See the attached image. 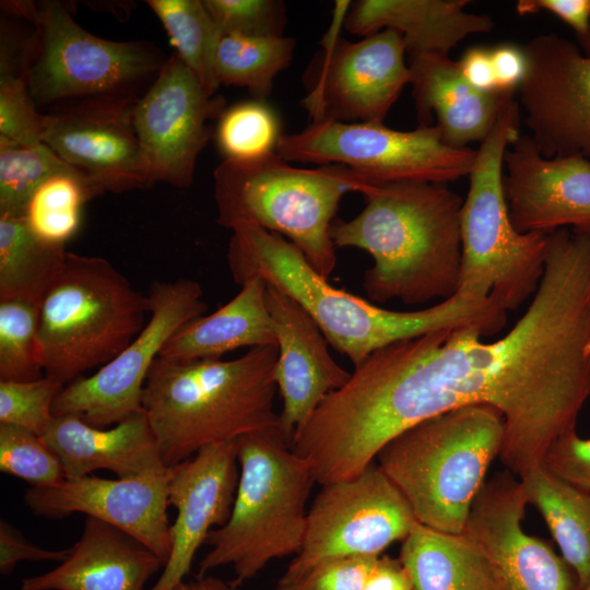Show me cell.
Wrapping results in <instances>:
<instances>
[{"label": "cell", "mask_w": 590, "mask_h": 590, "mask_svg": "<svg viewBox=\"0 0 590 590\" xmlns=\"http://www.w3.org/2000/svg\"><path fill=\"white\" fill-rule=\"evenodd\" d=\"M67 550H47L27 540L22 532L7 520L0 521V573L10 575L21 562H62Z\"/></svg>", "instance_id": "43"}, {"label": "cell", "mask_w": 590, "mask_h": 590, "mask_svg": "<svg viewBox=\"0 0 590 590\" xmlns=\"http://www.w3.org/2000/svg\"><path fill=\"white\" fill-rule=\"evenodd\" d=\"M576 39L582 52L590 57V31L583 36H576Z\"/></svg>", "instance_id": "49"}, {"label": "cell", "mask_w": 590, "mask_h": 590, "mask_svg": "<svg viewBox=\"0 0 590 590\" xmlns=\"http://www.w3.org/2000/svg\"><path fill=\"white\" fill-rule=\"evenodd\" d=\"M364 209L335 219V248L366 251L373 266L362 286L370 302L422 305L453 296L461 276L463 199L446 184L366 186Z\"/></svg>", "instance_id": "3"}, {"label": "cell", "mask_w": 590, "mask_h": 590, "mask_svg": "<svg viewBox=\"0 0 590 590\" xmlns=\"http://www.w3.org/2000/svg\"><path fill=\"white\" fill-rule=\"evenodd\" d=\"M518 88L529 134L545 157L590 160V57L555 33L531 38Z\"/></svg>", "instance_id": "17"}, {"label": "cell", "mask_w": 590, "mask_h": 590, "mask_svg": "<svg viewBox=\"0 0 590 590\" xmlns=\"http://www.w3.org/2000/svg\"><path fill=\"white\" fill-rule=\"evenodd\" d=\"M282 134L276 111L267 102L252 98L225 107L213 138L224 160L245 161L276 152Z\"/></svg>", "instance_id": "34"}, {"label": "cell", "mask_w": 590, "mask_h": 590, "mask_svg": "<svg viewBox=\"0 0 590 590\" xmlns=\"http://www.w3.org/2000/svg\"><path fill=\"white\" fill-rule=\"evenodd\" d=\"M164 562L123 531L86 517L68 556L45 573L24 578L21 590H144Z\"/></svg>", "instance_id": "23"}, {"label": "cell", "mask_w": 590, "mask_h": 590, "mask_svg": "<svg viewBox=\"0 0 590 590\" xmlns=\"http://www.w3.org/2000/svg\"><path fill=\"white\" fill-rule=\"evenodd\" d=\"M238 479L236 440L208 445L170 468L167 498L176 509L169 527L170 551L149 590H173L185 580L210 532L227 522Z\"/></svg>", "instance_id": "21"}, {"label": "cell", "mask_w": 590, "mask_h": 590, "mask_svg": "<svg viewBox=\"0 0 590 590\" xmlns=\"http://www.w3.org/2000/svg\"><path fill=\"white\" fill-rule=\"evenodd\" d=\"M227 264L240 286L260 278L296 300L332 349L354 366L387 345L433 331L471 326L486 338L498 333L507 322V311L494 297L464 288L420 310L379 307L332 286L286 238L259 226L233 229Z\"/></svg>", "instance_id": "2"}, {"label": "cell", "mask_w": 590, "mask_h": 590, "mask_svg": "<svg viewBox=\"0 0 590 590\" xmlns=\"http://www.w3.org/2000/svg\"><path fill=\"white\" fill-rule=\"evenodd\" d=\"M148 314V295L108 260L69 251L38 308L45 376L66 386L103 367L141 332Z\"/></svg>", "instance_id": "8"}, {"label": "cell", "mask_w": 590, "mask_h": 590, "mask_svg": "<svg viewBox=\"0 0 590 590\" xmlns=\"http://www.w3.org/2000/svg\"><path fill=\"white\" fill-rule=\"evenodd\" d=\"M217 224L234 229L253 225L293 244L324 279L337 267L331 238L342 197L366 187L342 165L294 166L276 152L264 156L224 160L213 173Z\"/></svg>", "instance_id": "7"}, {"label": "cell", "mask_w": 590, "mask_h": 590, "mask_svg": "<svg viewBox=\"0 0 590 590\" xmlns=\"http://www.w3.org/2000/svg\"><path fill=\"white\" fill-rule=\"evenodd\" d=\"M543 465L590 492V438H581L576 430L562 436L546 451Z\"/></svg>", "instance_id": "42"}, {"label": "cell", "mask_w": 590, "mask_h": 590, "mask_svg": "<svg viewBox=\"0 0 590 590\" xmlns=\"http://www.w3.org/2000/svg\"><path fill=\"white\" fill-rule=\"evenodd\" d=\"M267 286L260 278L250 279L228 303L179 329L160 357L174 362L221 359L223 354L240 347L276 346Z\"/></svg>", "instance_id": "27"}, {"label": "cell", "mask_w": 590, "mask_h": 590, "mask_svg": "<svg viewBox=\"0 0 590 590\" xmlns=\"http://www.w3.org/2000/svg\"><path fill=\"white\" fill-rule=\"evenodd\" d=\"M27 83L37 106L107 96H142L167 58L143 40L114 42L82 28L60 1H43L33 20Z\"/></svg>", "instance_id": "10"}, {"label": "cell", "mask_w": 590, "mask_h": 590, "mask_svg": "<svg viewBox=\"0 0 590 590\" xmlns=\"http://www.w3.org/2000/svg\"><path fill=\"white\" fill-rule=\"evenodd\" d=\"M276 153L290 163L342 165L366 186L448 184L469 176L477 150L448 145L435 126L399 131L384 123L316 121L282 134Z\"/></svg>", "instance_id": "11"}, {"label": "cell", "mask_w": 590, "mask_h": 590, "mask_svg": "<svg viewBox=\"0 0 590 590\" xmlns=\"http://www.w3.org/2000/svg\"><path fill=\"white\" fill-rule=\"evenodd\" d=\"M470 0H358L344 20L349 33L368 36L382 30L398 32L410 60L449 56L465 37L493 28L487 14L467 11Z\"/></svg>", "instance_id": "26"}, {"label": "cell", "mask_w": 590, "mask_h": 590, "mask_svg": "<svg viewBox=\"0 0 590 590\" xmlns=\"http://www.w3.org/2000/svg\"><path fill=\"white\" fill-rule=\"evenodd\" d=\"M484 338L457 327L371 353L305 424L315 460L347 480L405 429L486 404L504 417L507 471L522 479L542 465L552 444L576 430L590 398V236L547 235L544 273L524 314L504 337Z\"/></svg>", "instance_id": "1"}, {"label": "cell", "mask_w": 590, "mask_h": 590, "mask_svg": "<svg viewBox=\"0 0 590 590\" xmlns=\"http://www.w3.org/2000/svg\"><path fill=\"white\" fill-rule=\"evenodd\" d=\"M146 3L165 27L176 55L205 92L215 96L220 86L215 55L222 33L203 0H148Z\"/></svg>", "instance_id": "32"}, {"label": "cell", "mask_w": 590, "mask_h": 590, "mask_svg": "<svg viewBox=\"0 0 590 590\" xmlns=\"http://www.w3.org/2000/svg\"><path fill=\"white\" fill-rule=\"evenodd\" d=\"M399 559L414 590H495L487 558L464 533L417 522L402 541Z\"/></svg>", "instance_id": "28"}, {"label": "cell", "mask_w": 590, "mask_h": 590, "mask_svg": "<svg viewBox=\"0 0 590 590\" xmlns=\"http://www.w3.org/2000/svg\"><path fill=\"white\" fill-rule=\"evenodd\" d=\"M235 586L213 576H198L193 580H184L173 590H235Z\"/></svg>", "instance_id": "48"}, {"label": "cell", "mask_w": 590, "mask_h": 590, "mask_svg": "<svg viewBox=\"0 0 590 590\" xmlns=\"http://www.w3.org/2000/svg\"><path fill=\"white\" fill-rule=\"evenodd\" d=\"M170 468L131 477L85 475L46 487H31L27 508L38 517L60 519L83 514L129 534L155 553L164 565L169 556L167 516Z\"/></svg>", "instance_id": "19"}, {"label": "cell", "mask_w": 590, "mask_h": 590, "mask_svg": "<svg viewBox=\"0 0 590 590\" xmlns=\"http://www.w3.org/2000/svg\"><path fill=\"white\" fill-rule=\"evenodd\" d=\"M528 503L509 471L486 481L463 533L488 560L495 590H579L575 573L545 540L528 534Z\"/></svg>", "instance_id": "18"}, {"label": "cell", "mask_w": 590, "mask_h": 590, "mask_svg": "<svg viewBox=\"0 0 590 590\" xmlns=\"http://www.w3.org/2000/svg\"><path fill=\"white\" fill-rule=\"evenodd\" d=\"M266 300L279 350L275 381L282 399L280 428L290 442L351 373L331 356L320 328L296 300L269 284Z\"/></svg>", "instance_id": "22"}, {"label": "cell", "mask_w": 590, "mask_h": 590, "mask_svg": "<svg viewBox=\"0 0 590 590\" xmlns=\"http://www.w3.org/2000/svg\"><path fill=\"white\" fill-rule=\"evenodd\" d=\"M239 479L227 522L212 530L199 576L231 566L233 586L256 577L270 562L297 554L316 477L290 447L280 426L236 439Z\"/></svg>", "instance_id": "5"}, {"label": "cell", "mask_w": 590, "mask_h": 590, "mask_svg": "<svg viewBox=\"0 0 590 590\" xmlns=\"http://www.w3.org/2000/svg\"><path fill=\"white\" fill-rule=\"evenodd\" d=\"M0 66V137L24 145L43 143L44 114L31 96L27 68Z\"/></svg>", "instance_id": "39"}, {"label": "cell", "mask_w": 590, "mask_h": 590, "mask_svg": "<svg viewBox=\"0 0 590 590\" xmlns=\"http://www.w3.org/2000/svg\"><path fill=\"white\" fill-rule=\"evenodd\" d=\"M378 557L352 556L323 562L290 590H363Z\"/></svg>", "instance_id": "41"}, {"label": "cell", "mask_w": 590, "mask_h": 590, "mask_svg": "<svg viewBox=\"0 0 590 590\" xmlns=\"http://www.w3.org/2000/svg\"><path fill=\"white\" fill-rule=\"evenodd\" d=\"M102 193L79 170L56 174L44 180L31 194L23 217L40 239L64 245L76 233L82 208Z\"/></svg>", "instance_id": "33"}, {"label": "cell", "mask_w": 590, "mask_h": 590, "mask_svg": "<svg viewBox=\"0 0 590 590\" xmlns=\"http://www.w3.org/2000/svg\"><path fill=\"white\" fill-rule=\"evenodd\" d=\"M39 305L0 299V381L45 376L38 345Z\"/></svg>", "instance_id": "36"}, {"label": "cell", "mask_w": 590, "mask_h": 590, "mask_svg": "<svg viewBox=\"0 0 590 590\" xmlns=\"http://www.w3.org/2000/svg\"><path fill=\"white\" fill-rule=\"evenodd\" d=\"M148 297L150 317L141 332L109 363L66 385L54 416L72 414L106 428L143 411V388L155 359L179 329L208 309L200 284L187 278L154 281Z\"/></svg>", "instance_id": "13"}, {"label": "cell", "mask_w": 590, "mask_h": 590, "mask_svg": "<svg viewBox=\"0 0 590 590\" xmlns=\"http://www.w3.org/2000/svg\"><path fill=\"white\" fill-rule=\"evenodd\" d=\"M296 40L288 36L222 35L215 55L219 85L246 87L253 99L267 102L275 78L294 58Z\"/></svg>", "instance_id": "31"}, {"label": "cell", "mask_w": 590, "mask_h": 590, "mask_svg": "<svg viewBox=\"0 0 590 590\" xmlns=\"http://www.w3.org/2000/svg\"><path fill=\"white\" fill-rule=\"evenodd\" d=\"M222 35L284 36L285 3L279 0H203Z\"/></svg>", "instance_id": "40"}, {"label": "cell", "mask_w": 590, "mask_h": 590, "mask_svg": "<svg viewBox=\"0 0 590 590\" xmlns=\"http://www.w3.org/2000/svg\"><path fill=\"white\" fill-rule=\"evenodd\" d=\"M63 387L46 376L31 381H0V424L42 436L55 417L54 403Z\"/></svg>", "instance_id": "38"}, {"label": "cell", "mask_w": 590, "mask_h": 590, "mask_svg": "<svg viewBox=\"0 0 590 590\" xmlns=\"http://www.w3.org/2000/svg\"><path fill=\"white\" fill-rule=\"evenodd\" d=\"M519 15L547 12L570 26L576 36L590 31V0H519L516 3Z\"/></svg>", "instance_id": "44"}, {"label": "cell", "mask_w": 590, "mask_h": 590, "mask_svg": "<svg viewBox=\"0 0 590 590\" xmlns=\"http://www.w3.org/2000/svg\"><path fill=\"white\" fill-rule=\"evenodd\" d=\"M0 471L46 487L66 479L59 456L44 438L27 429L0 424Z\"/></svg>", "instance_id": "37"}, {"label": "cell", "mask_w": 590, "mask_h": 590, "mask_svg": "<svg viewBox=\"0 0 590 590\" xmlns=\"http://www.w3.org/2000/svg\"><path fill=\"white\" fill-rule=\"evenodd\" d=\"M70 170L76 169L45 143L24 145L0 137V214L23 216L31 194L44 180Z\"/></svg>", "instance_id": "35"}, {"label": "cell", "mask_w": 590, "mask_h": 590, "mask_svg": "<svg viewBox=\"0 0 590 590\" xmlns=\"http://www.w3.org/2000/svg\"><path fill=\"white\" fill-rule=\"evenodd\" d=\"M141 96L69 102L44 114L42 141L103 193L155 185L133 123Z\"/></svg>", "instance_id": "16"}, {"label": "cell", "mask_w": 590, "mask_h": 590, "mask_svg": "<svg viewBox=\"0 0 590 590\" xmlns=\"http://www.w3.org/2000/svg\"><path fill=\"white\" fill-rule=\"evenodd\" d=\"M402 36L382 30L358 42L327 40L302 105L311 122L384 123L411 70Z\"/></svg>", "instance_id": "14"}, {"label": "cell", "mask_w": 590, "mask_h": 590, "mask_svg": "<svg viewBox=\"0 0 590 590\" xmlns=\"http://www.w3.org/2000/svg\"><path fill=\"white\" fill-rule=\"evenodd\" d=\"M275 345L249 349L234 359L174 362L157 357L142 408L162 459L173 468L201 448L280 426Z\"/></svg>", "instance_id": "4"}, {"label": "cell", "mask_w": 590, "mask_h": 590, "mask_svg": "<svg viewBox=\"0 0 590 590\" xmlns=\"http://www.w3.org/2000/svg\"><path fill=\"white\" fill-rule=\"evenodd\" d=\"M42 437L59 456L66 479L97 470L131 477L168 468L144 411L106 428L72 414L55 416Z\"/></svg>", "instance_id": "24"}, {"label": "cell", "mask_w": 590, "mask_h": 590, "mask_svg": "<svg viewBox=\"0 0 590 590\" xmlns=\"http://www.w3.org/2000/svg\"><path fill=\"white\" fill-rule=\"evenodd\" d=\"M520 137V107L514 98L481 142L461 209L459 288L493 296L508 312L534 295L542 280L547 235L520 233L504 192V155Z\"/></svg>", "instance_id": "9"}, {"label": "cell", "mask_w": 590, "mask_h": 590, "mask_svg": "<svg viewBox=\"0 0 590 590\" xmlns=\"http://www.w3.org/2000/svg\"><path fill=\"white\" fill-rule=\"evenodd\" d=\"M504 439L505 422L498 410L468 405L405 429L376 459L420 523L459 534Z\"/></svg>", "instance_id": "6"}, {"label": "cell", "mask_w": 590, "mask_h": 590, "mask_svg": "<svg viewBox=\"0 0 590 590\" xmlns=\"http://www.w3.org/2000/svg\"><path fill=\"white\" fill-rule=\"evenodd\" d=\"M504 192L520 233L548 235L565 227L590 235V160L545 157L530 135H520L504 155Z\"/></svg>", "instance_id": "20"}, {"label": "cell", "mask_w": 590, "mask_h": 590, "mask_svg": "<svg viewBox=\"0 0 590 590\" xmlns=\"http://www.w3.org/2000/svg\"><path fill=\"white\" fill-rule=\"evenodd\" d=\"M363 590H414L411 577L399 558L380 555Z\"/></svg>", "instance_id": "47"}, {"label": "cell", "mask_w": 590, "mask_h": 590, "mask_svg": "<svg viewBox=\"0 0 590 590\" xmlns=\"http://www.w3.org/2000/svg\"><path fill=\"white\" fill-rule=\"evenodd\" d=\"M519 480L528 505L543 517L582 590L590 583V492L560 479L543 464Z\"/></svg>", "instance_id": "29"}, {"label": "cell", "mask_w": 590, "mask_h": 590, "mask_svg": "<svg viewBox=\"0 0 590 590\" xmlns=\"http://www.w3.org/2000/svg\"><path fill=\"white\" fill-rule=\"evenodd\" d=\"M458 61L464 79L474 88L484 93L498 91L491 48L483 46L470 47Z\"/></svg>", "instance_id": "46"}, {"label": "cell", "mask_w": 590, "mask_h": 590, "mask_svg": "<svg viewBox=\"0 0 590 590\" xmlns=\"http://www.w3.org/2000/svg\"><path fill=\"white\" fill-rule=\"evenodd\" d=\"M68 252L64 245L36 236L23 216L0 214V299L39 305Z\"/></svg>", "instance_id": "30"}, {"label": "cell", "mask_w": 590, "mask_h": 590, "mask_svg": "<svg viewBox=\"0 0 590 590\" xmlns=\"http://www.w3.org/2000/svg\"><path fill=\"white\" fill-rule=\"evenodd\" d=\"M308 509L303 545L276 582L290 590L317 565L335 558L380 556L418 522L409 503L371 463L358 475L321 485Z\"/></svg>", "instance_id": "12"}, {"label": "cell", "mask_w": 590, "mask_h": 590, "mask_svg": "<svg viewBox=\"0 0 590 590\" xmlns=\"http://www.w3.org/2000/svg\"><path fill=\"white\" fill-rule=\"evenodd\" d=\"M225 109L221 96H210L175 54L139 98L133 123L154 182L187 188L197 160L213 137L210 120Z\"/></svg>", "instance_id": "15"}, {"label": "cell", "mask_w": 590, "mask_h": 590, "mask_svg": "<svg viewBox=\"0 0 590 590\" xmlns=\"http://www.w3.org/2000/svg\"><path fill=\"white\" fill-rule=\"evenodd\" d=\"M412 95L420 126L437 119L445 143L469 148L483 142L515 93H484L464 79L459 61L449 56L428 55L410 60Z\"/></svg>", "instance_id": "25"}, {"label": "cell", "mask_w": 590, "mask_h": 590, "mask_svg": "<svg viewBox=\"0 0 590 590\" xmlns=\"http://www.w3.org/2000/svg\"><path fill=\"white\" fill-rule=\"evenodd\" d=\"M497 90L516 93L527 73V57L523 47L500 44L491 48Z\"/></svg>", "instance_id": "45"}, {"label": "cell", "mask_w": 590, "mask_h": 590, "mask_svg": "<svg viewBox=\"0 0 590 590\" xmlns=\"http://www.w3.org/2000/svg\"><path fill=\"white\" fill-rule=\"evenodd\" d=\"M582 590H590V583L586 588H583Z\"/></svg>", "instance_id": "50"}]
</instances>
